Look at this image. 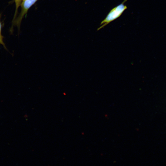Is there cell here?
Wrapping results in <instances>:
<instances>
[{"instance_id": "cell-1", "label": "cell", "mask_w": 166, "mask_h": 166, "mask_svg": "<svg viewBox=\"0 0 166 166\" xmlns=\"http://www.w3.org/2000/svg\"><path fill=\"white\" fill-rule=\"evenodd\" d=\"M127 0H124L122 3L111 10L106 18L101 22L100 26L97 29V30L102 29L121 15L127 8L124 4Z\"/></svg>"}, {"instance_id": "cell-2", "label": "cell", "mask_w": 166, "mask_h": 166, "mask_svg": "<svg viewBox=\"0 0 166 166\" xmlns=\"http://www.w3.org/2000/svg\"><path fill=\"white\" fill-rule=\"evenodd\" d=\"M38 0H22L21 4V10L20 14L16 20V24L19 27L22 19L26 14L28 10Z\"/></svg>"}, {"instance_id": "cell-3", "label": "cell", "mask_w": 166, "mask_h": 166, "mask_svg": "<svg viewBox=\"0 0 166 166\" xmlns=\"http://www.w3.org/2000/svg\"><path fill=\"white\" fill-rule=\"evenodd\" d=\"M1 14H0V44H2V45L5 48V49H6L5 45L3 42V37L2 35L1 34V30H2V23L1 21Z\"/></svg>"}, {"instance_id": "cell-4", "label": "cell", "mask_w": 166, "mask_h": 166, "mask_svg": "<svg viewBox=\"0 0 166 166\" xmlns=\"http://www.w3.org/2000/svg\"><path fill=\"white\" fill-rule=\"evenodd\" d=\"M22 0H14L16 5V10L15 14L16 15L18 8Z\"/></svg>"}]
</instances>
